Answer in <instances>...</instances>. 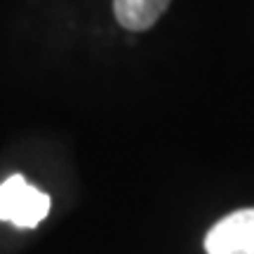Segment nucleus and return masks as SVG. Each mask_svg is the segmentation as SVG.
Returning a JSON list of instances; mask_svg holds the SVG:
<instances>
[{
    "mask_svg": "<svg viewBox=\"0 0 254 254\" xmlns=\"http://www.w3.org/2000/svg\"><path fill=\"white\" fill-rule=\"evenodd\" d=\"M170 0H113V14L123 28L141 33L163 17Z\"/></svg>",
    "mask_w": 254,
    "mask_h": 254,
    "instance_id": "7ed1b4c3",
    "label": "nucleus"
},
{
    "mask_svg": "<svg viewBox=\"0 0 254 254\" xmlns=\"http://www.w3.org/2000/svg\"><path fill=\"white\" fill-rule=\"evenodd\" d=\"M50 214V195L31 186L24 174H12L0 186V221L36 228Z\"/></svg>",
    "mask_w": 254,
    "mask_h": 254,
    "instance_id": "f257e3e1",
    "label": "nucleus"
},
{
    "mask_svg": "<svg viewBox=\"0 0 254 254\" xmlns=\"http://www.w3.org/2000/svg\"><path fill=\"white\" fill-rule=\"evenodd\" d=\"M207 254H254V207L231 212L205 236Z\"/></svg>",
    "mask_w": 254,
    "mask_h": 254,
    "instance_id": "f03ea898",
    "label": "nucleus"
}]
</instances>
